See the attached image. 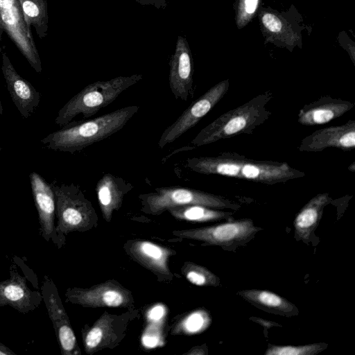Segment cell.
<instances>
[{
  "instance_id": "44dd1931",
  "label": "cell",
  "mask_w": 355,
  "mask_h": 355,
  "mask_svg": "<svg viewBox=\"0 0 355 355\" xmlns=\"http://www.w3.org/2000/svg\"><path fill=\"white\" fill-rule=\"evenodd\" d=\"M332 201L327 192L318 193L312 198L300 211L294 220L295 237L309 242L322 218L324 208Z\"/></svg>"
},
{
  "instance_id": "6da1fadb",
  "label": "cell",
  "mask_w": 355,
  "mask_h": 355,
  "mask_svg": "<svg viewBox=\"0 0 355 355\" xmlns=\"http://www.w3.org/2000/svg\"><path fill=\"white\" fill-rule=\"evenodd\" d=\"M190 170L204 175H219L274 184L305 176L286 162L254 160L236 153L224 152L215 157H194L187 159Z\"/></svg>"
},
{
  "instance_id": "30bf717a",
  "label": "cell",
  "mask_w": 355,
  "mask_h": 355,
  "mask_svg": "<svg viewBox=\"0 0 355 355\" xmlns=\"http://www.w3.org/2000/svg\"><path fill=\"white\" fill-rule=\"evenodd\" d=\"M65 302L83 307L130 308L135 300L132 292L114 279L90 288H68Z\"/></svg>"
},
{
  "instance_id": "4dcf8cb0",
  "label": "cell",
  "mask_w": 355,
  "mask_h": 355,
  "mask_svg": "<svg viewBox=\"0 0 355 355\" xmlns=\"http://www.w3.org/2000/svg\"><path fill=\"white\" fill-rule=\"evenodd\" d=\"M142 6H150L157 9H164L167 6V0H135Z\"/></svg>"
},
{
  "instance_id": "e575fe53",
  "label": "cell",
  "mask_w": 355,
  "mask_h": 355,
  "mask_svg": "<svg viewBox=\"0 0 355 355\" xmlns=\"http://www.w3.org/2000/svg\"><path fill=\"white\" fill-rule=\"evenodd\" d=\"M0 355H16V353L0 342Z\"/></svg>"
},
{
  "instance_id": "277c9868",
  "label": "cell",
  "mask_w": 355,
  "mask_h": 355,
  "mask_svg": "<svg viewBox=\"0 0 355 355\" xmlns=\"http://www.w3.org/2000/svg\"><path fill=\"white\" fill-rule=\"evenodd\" d=\"M142 78L141 74L121 76L110 80H98L87 85L59 110L55 123L63 127L73 121L78 115L82 116V120L94 116Z\"/></svg>"
},
{
  "instance_id": "7402d4cb",
  "label": "cell",
  "mask_w": 355,
  "mask_h": 355,
  "mask_svg": "<svg viewBox=\"0 0 355 355\" xmlns=\"http://www.w3.org/2000/svg\"><path fill=\"white\" fill-rule=\"evenodd\" d=\"M237 294L254 306L267 312L286 317H292L299 313L295 304L267 290L246 289L239 291Z\"/></svg>"
},
{
  "instance_id": "9a60e30c",
  "label": "cell",
  "mask_w": 355,
  "mask_h": 355,
  "mask_svg": "<svg viewBox=\"0 0 355 355\" xmlns=\"http://www.w3.org/2000/svg\"><path fill=\"white\" fill-rule=\"evenodd\" d=\"M349 151L355 148V121L314 131L301 140L297 149L301 152H320L327 148Z\"/></svg>"
},
{
  "instance_id": "8d00e7d4",
  "label": "cell",
  "mask_w": 355,
  "mask_h": 355,
  "mask_svg": "<svg viewBox=\"0 0 355 355\" xmlns=\"http://www.w3.org/2000/svg\"><path fill=\"white\" fill-rule=\"evenodd\" d=\"M3 113V107L1 104V101L0 100V115Z\"/></svg>"
},
{
  "instance_id": "4316f807",
  "label": "cell",
  "mask_w": 355,
  "mask_h": 355,
  "mask_svg": "<svg viewBox=\"0 0 355 355\" xmlns=\"http://www.w3.org/2000/svg\"><path fill=\"white\" fill-rule=\"evenodd\" d=\"M327 346L324 343L298 346L269 345L265 355H315L323 351Z\"/></svg>"
},
{
  "instance_id": "d6986e66",
  "label": "cell",
  "mask_w": 355,
  "mask_h": 355,
  "mask_svg": "<svg viewBox=\"0 0 355 355\" xmlns=\"http://www.w3.org/2000/svg\"><path fill=\"white\" fill-rule=\"evenodd\" d=\"M354 107V103L330 96L305 105L299 112L297 121L303 125L327 123L336 119Z\"/></svg>"
},
{
  "instance_id": "e0dca14e",
  "label": "cell",
  "mask_w": 355,
  "mask_h": 355,
  "mask_svg": "<svg viewBox=\"0 0 355 355\" xmlns=\"http://www.w3.org/2000/svg\"><path fill=\"white\" fill-rule=\"evenodd\" d=\"M12 263L10 277L0 281V307L10 306L21 313L34 311L42 301V293L32 291L26 284V279L21 276Z\"/></svg>"
},
{
  "instance_id": "603a6c76",
  "label": "cell",
  "mask_w": 355,
  "mask_h": 355,
  "mask_svg": "<svg viewBox=\"0 0 355 355\" xmlns=\"http://www.w3.org/2000/svg\"><path fill=\"white\" fill-rule=\"evenodd\" d=\"M179 220L192 223H203L220 219H232V213L212 209L202 205H184L169 208L166 210Z\"/></svg>"
},
{
  "instance_id": "d6a6232c",
  "label": "cell",
  "mask_w": 355,
  "mask_h": 355,
  "mask_svg": "<svg viewBox=\"0 0 355 355\" xmlns=\"http://www.w3.org/2000/svg\"><path fill=\"white\" fill-rule=\"evenodd\" d=\"M250 319L253 320L257 323L261 324V326L264 327L265 328H271L272 327H277V326L281 327V325L279 324L278 323H276L272 321L266 320H263V319L258 318V317H252Z\"/></svg>"
},
{
  "instance_id": "ba28073f",
  "label": "cell",
  "mask_w": 355,
  "mask_h": 355,
  "mask_svg": "<svg viewBox=\"0 0 355 355\" xmlns=\"http://www.w3.org/2000/svg\"><path fill=\"white\" fill-rule=\"evenodd\" d=\"M5 31L33 69L42 71L41 60L18 0H0V40Z\"/></svg>"
},
{
  "instance_id": "7c38bea8",
  "label": "cell",
  "mask_w": 355,
  "mask_h": 355,
  "mask_svg": "<svg viewBox=\"0 0 355 355\" xmlns=\"http://www.w3.org/2000/svg\"><path fill=\"white\" fill-rule=\"evenodd\" d=\"M40 289L42 300L52 322L61 354L62 355H80L81 352L69 316L53 279L49 276L44 275Z\"/></svg>"
},
{
  "instance_id": "3957f363",
  "label": "cell",
  "mask_w": 355,
  "mask_h": 355,
  "mask_svg": "<svg viewBox=\"0 0 355 355\" xmlns=\"http://www.w3.org/2000/svg\"><path fill=\"white\" fill-rule=\"evenodd\" d=\"M272 98V92H265L222 114L197 134L191 141L192 146L200 147L242 134H252L272 114L266 107Z\"/></svg>"
},
{
  "instance_id": "5b68a950",
  "label": "cell",
  "mask_w": 355,
  "mask_h": 355,
  "mask_svg": "<svg viewBox=\"0 0 355 355\" xmlns=\"http://www.w3.org/2000/svg\"><path fill=\"white\" fill-rule=\"evenodd\" d=\"M55 197V230L62 245L66 235L73 232H85L98 226V215L92 202L73 184L51 183Z\"/></svg>"
},
{
  "instance_id": "d4e9b609",
  "label": "cell",
  "mask_w": 355,
  "mask_h": 355,
  "mask_svg": "<svg viewBox=\"0 0 355 355\" xmlns=\"http://www.w3.org/2000/svg\"><path fill=\"white\" fill-rule=\"evenodd\" d=\"M211 322L210 315L204 309L191 311L173 324V335H193L200 333L207 328Z\"/></svg>"
},
{
  "instance_id": "52a82bcc",
  "label": "cell",
  "mask_w": 355,
  "mask_h": 355,
  "mask_svg": "<svg viewBox=\"0 0 355 355\" xmlns=\"http://www.w3.org/2000/svg\"><path fill=\"white\" fill-rule=\"evenodd\" d=\"M254 225L250 218L229 221L210 226L173 231V234L180 239L202 241L204 245H217L229 250L239 245H244L261 230Z\"/></svg>"
},
{
  "instance_id": "f1b7e54d",
  "label": "cell",
  "mask_w": 355,
  "mask_h": 355,
  "mask_svg": "<svg viewBox=\"0 0 355 355\" xmlns=\"http://www.w3.org/2000/svg\"><path fill=\"white\" fill-rule=\"evenodd\" d=\"M263 26L270 32L279 33L282 28V23L279 18L272 13H265L262 17Z\"/></svg>"
},
{
  "instance_id": "2e32d148",
  "label": "cell",
  "mask_w": 355,
  "mask_h": 355,
  "mask_svg": "<svg viewBox=\"0 0 355 355\" xmlns=\"http://www.w3.org/2000/svg\"><path fill=\"white\" fill-rule=\"evenodd\" d=\"M193 60L187 40L178 37L175 52L169 61L168 83L176 99L187 101L193 91Z\"/></svg>"
},
{
  "instance_id": "7a4b0ae2",
  "label": "cell",
  "mask_w": 355,
  "mask_h": 355,
  "mask_svg": "<svg viewBox=\"0 0 355 355\" xmlns=\"http://www.w3.org/2000/svg\"><path fill=\"white\" fill-rule=\"evenodd\" d=\"M139 109L130 105L92 119L71 122L40 141L46 148L74 153L120 131Z\"/></svg>"
},
{
  "instance_id": "74e56055",
  "label": "cell",
  "mask_w": 355,
  "mask_h": 355,
  "mask_svg": "<svg viewBox=\"0 0 355 355\" xmlns=\"http://www.w3.org/2000/svg\"><path fill=\"white\" fill-rule=\"evenodd\" d=\"M1 150V144H0V151Z\"/></svg>"
},
{
  "instance_id": "cb8c5ba5",
  "label": "cell",
  "mask_w": 355,
  "mask_h": 355,
  "mask_svg": "<svg viewBox=\"0 0 355 355\" xmlns=\"http://www.w3.org/2000/svg\"><path fill=\"white\" fill-rule=\"evenodd\" d=\"M18 1L28 30L31 31V28H34L38 37L44 38L47 35L49 28L46 0Z\"/></svg>"
},
{
  "instance_id": "9c48e42d",
  "label": "cell",
  "mask_w": 355,
  "mask_h": 355,
  "mask_svg": "<svg viewBox=\"0 0 355 355\" xmlns=\"http://www.w3.org/2000/svg\"><path fill=\"white\" fill-rule=\"evenodd\" d=\"M134 316L130 311L121 315L105 311L91 327L86 324L81 331L85 352L92 355L119 345L125 338L128 324Z\"/></svg>"
},
{
  "instance_id": "1f68e13d",
  "label": "cell",
  "mask_w": 355,
  "mask_h": 355,
  "mask_svg": "<svg viewBox=\"0 0 355 355\" xmlns=\"http://www.w3.org/2000/svg\"><path fill=\"white\" fill-rule=\"evenodd\" d=\"M259 0H244V9L247 14L252 15L257 10Z\"/></svg>"
},
{
  "instance_id": "8fae6325",
  "label": "cell",
  "mask_w": 355,
  "mask_h": 355,
  "mask_svg": "<svg viewBox=\"0 0 355 355\" xmlns=\"http://www.w3.org/2000/svg\"><path fill=\"white\" fill-rule=\"evenodd\" d=\"M229 89V80L221 81L194 101L180 116L162 132L158 146L160 148L173 143L194 127L225 96Z\"/></svg>"
},
{
  "instance_id": "5bb4252c",
  "label": "cell",
  "mask_w": 355,
  "mask_h": 355,
  "mask_svg": "<svg viewBox=\"0 0 355 355\" xmlns=\"http://www.w3.org/2000/svg\"><path fill=\"white\" fill-rule=\"evenodd\" d=\"M124 248L135 261L162 280H171L173 278L169 269L168 260L176 252L171 248L141 239L128 241Z\"/></svg>"
},
{
  "instance_id": "83f0119b",
  "label": "cell",
  "mask_w": 355,
  "mask_h": 355,
  "mask_svg": "<svg viewBox=\"0 0 355 355\" xmlns=\"http://www.w3.org/2000/svg\"><path fill=\"white\" fill-rule=\"evenodd\" d=\"M149 324L146 328L142 336V343L148 347H156L159 341L162 340V332L163 322H148Z\"/></svg>"
},
{
  "instance_id": "4fadbf2b",
  "label": "cell",
  "mask_w": 355,
  "mask_h": 355,
  "mask_svg": "<svg viewBox=\"0 0 355 355\" xmlns=\"http://www.w3.org/2000/svg\"><path fill=\"white\" fill-rule=\"evenodd\" d=\"M35 205L38 214L40 233L47 242H53L58 249L62 245L55 230V197L51 184L36 172L29 175Z\"/></svg>"
},
{
  "instance_id": "f546056e",
  "label": "cell",
  "mask_w": 355,
  "mask_h": 355,
  "mask_svg": "<svg viewBox=\"0 0 355 355\" xmlns=\"http://www.w3.org/2000/svg\"><path fill=\"white\" fill-rule=\"evenodd\" d=\"M166 309L163 304H156L148 311L146 314L148 322H159L164 321Z\"/></svg>"
},
{
  "instance_id": "836d02e7",
  "label": "cell",
  "mask_w": 355,
  "mask_h": 355,
  "mask_svg": "<svg viewBox=\"0 0 355 355\" xmlns=\"http://www.w3.org/2000/svg\"><path fill=\"white\" fill-rule=\"evenodd\" d=\"M205 350L203 349L202 346H196L191 349L189 352H187L185 354L188 355H204L205 354Z\"/></svg>"
},
{
  "instance_id": "ffe728a7",
  "label": "cell",
  "mask_w": 355,
  "mask_h": 355,
  "mask_svg": "<svg viewBox=\"0 0 355 355\" xmlns=\"http://www.w3.org/2000/svg\"><path fill=\"white\" fill-rule=\"evenodd\" d=\"M133 188L132 184L111 173H105L96 187L99 207L104 220L110 223L114 211L123 203L124 196Z\"/></svg>"
},
{
  "instance_id": "ac0fdd59",
  "label": "cell",
  "mask_w": 355,
  "mask_h": 355,
  "mask_svg": "<svg viewBox=\"0 0 355 355\" xmlns=\"http://www.w3.org/2000/svg\"><path fill=\"white\" fill-rule=\"evenodd\" d=\"M1 70L12 102L24 119L30 117L40 101V94L15 70L6 53H2Z\"/></svg>"
},
{
  "instance_id": "8992f818",
  "label": "cell",
  "mask_w": 355,
  "mask_h": 355,
  "mask_svg": "<svg viewBox=\"0 0 355 355\" xmlns=\"http://www.w3.org/2000/svg\"><path fill=\"white\" fill-rule=\"evenodd\" d=\"M141 210L158 216L168 209L184 205H202L207 207L238 210L241 205L221 196L183 187L169 186L155 188L153 191L139 196Z\"/></svg>"
},
{
  "instance_id": "484cf974",
  "label": "cell",
  "mask_w": 355,
  "mask_h": 355,
  "mask_svg": "<svg viewBox=\"0 0 355 355\" xmlns=\"http://www.w3.org/2000/svg\"><path fill=\"white\" fill-rule=\"evenodd\" d=\"M181 272L191 284L200 286H216L219 285L218 277L205 266L191 261H185Z\"/></svg>"
},
{
  "instance_id": "d590c367",
  "label": "cell",
  "mask_w": 355,
  "mask_h": 355,
  "mask_svg": "<svg viewBox=\"0 0 355 355\" xmlns=\"http://www.w3.org/2000/svg\"><path fill=\"white\" fill-rule=\"evenodd\" d=\"M355 164V163H354V162H353V163L352 164V166H349L348 167V169H349V171H352V172H354V171H355V164Z\"/></svg>"
}]
</instances>
